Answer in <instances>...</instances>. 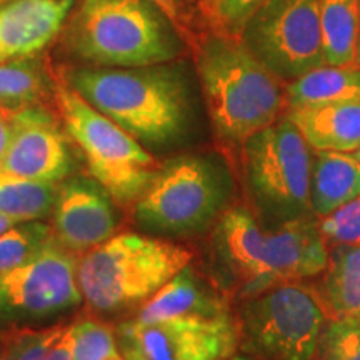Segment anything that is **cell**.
<instances>
[{
  "label": "cell",
  "instance_id": "4",
  "mask_svg": "<svg viewBox=\"0 0 360 360\" xmlns=\"http://www.w3.org/2000/svg\"><path fill=\"white\" fill-rule=\"evenodd\" d=\"M60 34L72 56L97 67L169 64L186 47L150 0H80Z\"/></svg>",
  "mask_w": 360,
  "mask_h": 360
},
{
  "label": "cell",
  "instance_id": "30",
  "mask_svg": "<svg viewBox=\"0 0 360 360\" xmlns=\"http://www.w3.org/2000/svg\"><path fill=\"white\" fill-rule=\"evenodd\" d=\"M319 229L326 240L337 245L360 244V195L322 217Z\"/></svg>",
  "mask_w": 360,
  "mask_h": 360
},
{
  "label": "cell",
  "instance_id": "20",
  "mask_svg": "<svg viewBox=\"0 0 360 360\" xmlns=\"http://www.w3.org/2000/svg\"><path fill=\"white\" fill-rule=\"evenodd\" d=\"M359 22L360 0H321V27L326 64H357Z\"/></svg>",
  "mask_w": 360,
  "mask_h": 360
},
{
  "label": "cell",
  "instance_id": "22",
  "mask_svg": "<svg viewBox=\"0 0 360 360\" xmlns=\"http://www.w3.org/2000/svg\"><path fill=\"white\" fill-rule=\"evenodd\" d=\"M56 182H40L0 172V215L17 224L45 219L56 207Z\"/></svg>",
  "mask_w": 360,
  "mask_h": 360
},
{
  "label": "cell",
  "instance_id": "19",
  "mask_svg": "<svg viewBox=\"0 0 360 360\" xmlns=\"http://www.w3.org/2000/svg\"><path fill=\"white\" fill-rule=\"evenodd\" d=\"M352 98H360V67L357 64H323L285 85L287 110Z\"/></svg>",
  "mask_w": 360,
  "mask_h": 360
},
{
  "label": "cell",
  "instance_id": "11",
  "mask_svg": "<svg viewBox=\"0 0 360 360\" xmlns=\"http://www.w3.org/2000/svg\"><path fill=\"white\" fill-rule=\"evenodd\" d=\"M117 342L125 360H227L237 349L238 327L229 310L132 319L117 328Z\"/></svg>",
  "mask_w": 360,
  "mask_h": 360
},
{
  "label": "cell",
  "instance_id": "37",
  "mask_svg": "<svg viewBox=\"0 0 360 360\" xmlns=\"http://www.w3.org/2000/svg\"><path fill=\"white\" fill-rule=\"evenodd\" d=\"M352 154L355 155V159H357V160L360 162V146H359V148H357V150H355V152H352Z\"/></svg>",
  "mask_w": 360,
  "mask_h": 360
},
{
  "label": "cell",
  "instance_id": "10",
  "mask_svg": "<svg viewBox=\"0 0 360 360\" xmlns=\"http://www.w3.org/2000/svg\"><path fill=\"white\" fill-rule=\"evenodd\" d=\"M240 39L274 74L290 82L326 64L321 0H267Z\"/></svg>",
  "mask_w": 360,
  "mask_h": 360
},
{
  "label": "cell",
  "instance_id": "34",
  "mask_svg": "<svg viewBox=\"0 0 360 360\" xmlns=\"http://www.w3.org/2000/svg\"><path fill=\"white\" fill-rule=\"evenodd\" d=\"M357 65L360 67V22H359V35H357Z\"/></svg>",
  "mask_w": 360,
  "mask_h": 360
},
{
  "label": "cell",
  "instance_id": "29",
  "mask_svg": "<svg viewBox=\"0 0 360 360\" xmlns=\"http://www.w3.org/2000/svg\"><path fill=\"white\" fill-rule=\"evenodd\" d=\"M267 0H212L205 12L210 30L240 37L247 22Z\"/></svg>",
  "mask_w": 360,
  "mask_h": 360
},
{
  "label": "cell",
  "instance_id": "17",
  "mask_svg": "<svg viewBox=\"0 0 360 360\" xmlns=\"http://www.w3.org/2000/svg\"><path fill=\"white\" fill-rule=\"evenodd\" d=\"M360 195V162L347 152L317 150L310 174V209L326 217Z\"/></svg>",
  "mask_w": 360,
  "mask_h": 360
},
{
  "label": "cell",
  "instance_id": "32",
  "mask_svg": "<svg viewBox=\"0 0 360 360\" xmlns=\"http://www.w3.org/2000/svg\"><path fill=\"white\" fill-rule=\"evenodd\" d=\"M13 225H17L15 220L6 217V215H0V233L8 231V229L13 227Z\"/></svg>",
  "mask_w": 360,
  "mask_h": 360
},
{
  "label": "cell",
  "instance_id": "33",
  "mask_svg": "<svg viewBox=\"0 0 360 360\" xmlns=\"http://www.w3.org/2000/svg\"><path fill=\"white\" fill-rule=\"evenodd\" d=\"M210 2H212V0H199L200 8H202V12H204V15H205L207 8H209V6H210ZM205 20H207V19H205Z\"/></svg>",
  "mask_w": 360,
  "mask_h": 360
},
{
  "label": "cell",
  "instance_id": "7",
  "mask_svg": "<svg viewBox=\"0 0 360 360\" xmlns=\"http://www.w3.org/2000/svg\"><path fill=\"white\" fill-rule=\"evenodd\" d=\"M242 146L247 186L259 209L281 224L309 215L312 154L289 115Z\"/></svg>",
  "mask_w": 360,
  "mask_h": 360
},
{
  "label": "cell",
  "instance_id": "24",
  "mask_svg": "<svg viewBox=\"0 0 360 360\" xmlns=\"http://www.w3.org/2000/svg\"><path fill=\"white\" fill-rule=\"evenodd\" d=\"M4 360H72V330L60 326L22 332L6 342Z\"/></svg>",
  "mask_w": 360,
  "mask_h": 360
},
{
  "label": "cell",
  "instance_id": "6",
  "mask_svg": "<svg viewBox=\"0 0 360 360\" xmlns=\"http://www.w3.org/2000/svg\"><path fill=\"white\" fill-rule=\"evenodd\" d=\"M52 97L92 177L117 202L137 200L159 170L154 157L137 139L90 105L62 74L53 75Z\"/></svg>",
  "mask_w": 360,
  "mask_h": 360
},
{
  "label": "cell",
  "instance_id": "5",
  "mask_svg": "<svg viewBox=\"0 0 360 360\" xmlns=\"http://www.w3.org/2000/svg\"><path fill=\"white\" fill-rule=\"evenodd\" d=\"M191 260L192 254L184 247L139 233H119L87 252L77 281L89 305L112 312L152 297Z\"/></svg>",
  "mask_w": 360,
  "mask_h": 360
},
{
  "label": "cell",
  "instance_id": "21",
  "mask_svg": "<svg viewBox=\"0 0 360 360\" xmlns=\"http://www.w3.org/2000/svg\"><path fill=\"white\" fill-rule=\"evenodd\" d=\"M323 297L335 317L360 322V244L337 245L328 254Z\"/></svg>",
  "mask_w": 360,
  "mask_h": 360
},
{
  "label": "cell",
  "instance_id": "3",
  "mask_svg": "<svg viewBox=\"0 0 360 360\" xmlns=\"http://www.w3.org/2000/svg\"><path fill=\"white\" fill-rule=\"evenodd\" d=\"M326 242L319 224L309 215L265 232L242 207L225 212L215 231L220 257L249 299L278 283L299 282L323 272L328 265Z\"/></svg>",
  "mask_w": 360,
  "mask_h": 360
},
{
  "label": "cell",
  "instance_id": "2",
  "mask_svg": "<svg viewBox=\"0 0 360 360\" xmlns=\"http://www.w3.org/2000/svg\"><path fill=\"white\" fill-rule=\"evenodd\" d=\"M64 79L98 112L137 141L167 143L186 129L187 82L172 65L79 67Z\"/></svg>",
  "mask_w": 360,
  "mask_h": 360
},
{
  "label": "cell",
  "instance_id": "1",
  "mask_svg": "<svg viewBox=\"0 0 360 360\" xmlns=\"http://www.w3.org/2000/svg\"><path fill=\"white\" fill-rule=\"evenodd\" d=\"M215 134L244 143L287 109L285 80L252 53L244 40L209 30L192 49Z\"/></svg>",
  "mask_w": 360,
  "mask_h": 360
},
{
  "label": "cell",
  "instance_id": "36",
  "mask_svg": "<svg viewBox=\"0 0 360 360\" xmlns=\"http://www.w3.org/2000/svg\"><path fill=\"white\" fill-rule=\"evenodd\" d=\"M227 360H250V359L242 357V355H237V357H231V359H227Z\"/></svg>",
  "mask_w": 360,
  "mask_h": 360
},
{
  "label": "cell",
  "instance_id": "25",
  "mask_svg": "<svg viewBox=\"0 0 360 360\" xmlns=\"http://www.w3.org/2000/svg\"><path fill=\"white\" fill-rule=\"evenodd\" d=\"M52 232L45 224H17L0 233V274L27 262L35 254L51 245Z\"/></svg>",
  "mask_w": 360,
  "mask_h": 360
},
{
  "label": "cell",
  "instance_id": "12",
  "mask_svg": "<svg viewBox=\"0 0 360 360\" xmlns=\"http://www.w3.org/2000/svg\"><path fill=\"white\" fill-rule=\"evenodd\" d=\"M74 259L47 245L27 262L0 274V319H44L82 300Z\"/></svg>",
  "mask_w": 360,
  "mask_h": 360
},
{
  "label": "cell",
  "instance_id": "9",
  "mask_svg": "<svg viewBox=\"0 0 360 360\" xmlns=\"http://www.w3.org/2000/svg\"><path fill=\"white\" fill-rule=\"evenodd\" d=\"M242 321L247 347L262 360H315L327 319L314 292L287 282L250 297Z\"/></svg>",
  "mask_w": 360,
  "mask_h": 360
},
{
  "label": "cell",
  "instance_id": "15",
  "mask_svg": "<svg viewBox=\"0 0 360 360\" xmlns=\"http://www.w3.org/2000/svg\"><path fill=\"white\" fill-rule=\"evenodd\" d=\"M75 0H12L0 6V62L32 57L60 35Z\"/></svg>",
  "mask_w": 360,
  "mask_h": 360
},
{
  "label": "cell",
  "instance_id": "31",
  "mask_svg": "<svg viewBox=\"0 0 360 360\" xmlns=\"http://www.w3.org/2000/svg\"><path fill=\"white\" fill-rule=\"evenodd\" d=\"M13 129V114L6 109H0V164L6 157L8 142L12 137Z\"/></svg>",
  "mask_w": 360,
  "mask_h": 360
},
{
  "label": "cell",
  "instance_id": "8",
  "mask_svg": "<svg viewBox=\"0 0 360 360\" xmlns=\"http://www.w3.org/2000/svg\"><path fill=\"white\" fill-rule=\"evenodd\" d=\"M224 200L222 177L212 162L184 155L159 167L135 200V217L155 232L184 236L205 227Z\"/></svg>",
  "mask_w": 360,
  "mask_h": 360
},
{
  "label": "cell",
  "instance_id": "35",
  "mask_svg": "<svg viewBox=\"0 0 360 360\" xmlns=\"http://www.w3.org/2000/svg\"><path fill=\"white\" fill-rule=\"evenodd\" d=\"M4 347H6V342H0V360H4Z\"/></svg>",
  "mask_w": 360,
  "mask_h": 360
},
{
  "label": "cell",
  "instance_id": "14",
  "mask_svg": "<svg viewBox=\"0 0 360 360\" xmlns=\"http://www.w3.org/2000/svg\"><path fill=\"white\" fill-rule=\"evenodd\" d=\"M53 231L70 250H87L114 236L115 212L109 192L97 180L75 177L58 187Z\"/></svg>",
  "mask_w": 360,
  "mask_h": 360
},
{
  "label": "cell",
  "instance_id": "16",
  "mask_svg": "<svg viewBox=\"0 0 360 360\" xmlns=\"http://www.w3.org/2000/svg\"><path fill=\"white\" fill-rule=\"evenodd\" d=\"M287 115L314 150L352 154L360 146V98L300 107Z\"/></svg>",
  "mask_w": 360,
  "mask_h": 360
},
{
  "label": "cell",
  "instance_id": "13",
  "mask_svg": "<svg viewBox=\"0 0 360 360\" xmlns=\"http://www.w3.org/2000/svg\"><path fill=\"white\" fill-rule=\"evenodd\" d=\"M67 142L51 115L25 107L13 112V129L0 172L40 182H60L70 172Z\"/></svg>",
  "mask_w": 360,
  "mask_h": 360
},
{
  "label": "cell",
  "instance_id": "23",
  "mask_svg": "<svg viewBox=\"0 0 360 360\" xmlns=\"http://www.w3.org/2000/svg\"><path fill=\"white\" fill-rule=\"evenodd\" d=\"M53 80L39 58L24 57L0 62V103L6 107H25L39 103L52 94Z\"/></svg>",
  "mask_w": 360,
  "mask_h": 360
},
{
  "label": "cell",
  "instance_id": "27",
  "mask_svg": "<svg viewBox=\"0 0 360 360\" xmlns=\"http://www.w3.org/2000/svg\"><path fill=\"white\" fill-rule=\"evenodd\" d=\"M315 360H360V322L350 317L327 321Z\"/></svg>",
  "mask_w": 360,
  "mask_h": 360
},
{
  "label": "cell",
  "instance_id": "28",
  "mask_svg": "<svg viewBox=\"0 0 360 360\" xmlns=\"http://www.w3.org/2000/svg\"><path fill=\"white\" fill-rule=\"evenodd\" d=\"M150 2L167 17L191 51L210 30L199 0H150Z\"/></svg>",
  "mask_w": 360,
  "mask_h": 360
},
{
  "label": "cell",
  "instance_id": "26",
  "mask_svg": "<svg viewBox=\"0 0 360 360\" xmlns=\"http://www.w3.org/2000/svg\"><path fill=\"white\" fill-rule=\"evenodd\" d=\"M72 360H125L109 327L96 321L70 326Z\"/></svg>",
  "mask_w": 360,
  "mask_h": 360
},
{
  "label": "cell",
  "instance_id": "18",
  "mask_svg": "<svg viewBox=\"0 0 360 360\" xmlns=\"http://www.w3.org/2000/svg\"><path fill=\"white\" fill-rule=\"evenodd\" d=\"M225 304L202 283L195 274L187 267L170 278L154 295L142 305L135 319L157 321L188 314H220L225 312Z\"/></svg>",
  "mask_w": 360,
  "mask_h": 360
}]
</instances>
